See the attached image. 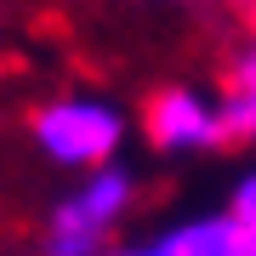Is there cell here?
Returning <instances> with one entry per match:
<instances>
[{
	"mask_svg": "<svg viewBox=\"0 0 256 256\" xmlns=\"http://www.w3.org/2000/svg\"><path fill=\"white\" fill-rule=\"evenodd\" d=\"M126 137H131V114L102 92H57L28 114V142L40 148V160L74 176L120 165Z\"/></svg>",
	"mask_w": 256,
	"mask_h": 256,
	"instance_id": "1",
	"label": "cell"
},
{
	"mask_svg": "<svg viewBox=\"0 0 256 256\" xmlns=\"http://www.w3.org/2000/svg\"><path fill=\"white\" fill-rule=\"evenodd\" d=\"M131 205H137V171H131L126 160L74 176V188L46 216L40 256H102L114 245L120 222L131 216Z\"/></svg>",
	"mask_w": 256,
	"mask_h": 256,
	"instance_id": "2",
	"label": "cell"
},
{
	"mask_svg": "<svg viewBox=\"0 0 256 256\" xmlns=\"http://www.w3.org/2000/svg\"><path fill=\"white\" fill-rule=\"evenodd\" d=\"M142 137L154 154L165 160H188V154H222L234 142L228 131V108H222V92L194 80L160 86L154 97L142 102Z\"/></svg>",
	"mask_w": 256,
	"mask_h": 256,
	"instance_id": "3",
	"label": "cell"
},
{
	"mask_svg": "<svg viewBox=\"0 0 256 256\" xmlns=\"http://www.w3.org/2000/svg\"><path fill=\"white\" fill-rule=\"evenodd\" d=\"M102 256H250V234L234 210H194L131 245H108Z\"/></svg>",
	"mask_w": 256,
	"mask_h": 256,
	"instance_id": "4",
	"label": "cell"
},
{
	"mask_svg": "<svg viewBox=\"0 0 256 256\" xmlns=\"http://www.w3.org/2000/svg\"><path fill=\"white\" fill-rule=\"evenodd\" d=\"M222 108H228L234 142H256V40L239 46L228 74H222Z\"/></svg>",
	"mask_w": 256,
	"mask_h": 256,
	"instance_id": "5",
	"label": "cell"
},
{
	"mask_svg": "<svg viewBox=\"0 0 256 256\" xmlns=\"http://www.w3.org/2000/svg\"><path fill=\"white\" fill-rule=\"evenodd\" d=\"M228 210L245 222V228H256V165L239 171V182H234V194H228Z\"/></svg>",
	"mask_w": 256,
	"mask_h": 256,
	"instance_id": "6",
	"label": "cell"
},
{
	"mask_svg": "<svg viewBox=\"0 0 256 256\" xmlns=\"http://www.w3.org/2000/svg\"><path fill=\"white\" fill-rule=\"evenodd\" d=\"M245 234H250V256H256V228H245Z\"/></svg>",
	"mask_w": 256,
	"mask_h": 256,
	"instance_id": "7",
	"label": "cell"
},
{
	"mask_svg": "<svg viewBox=\"0 0 256 256\" xmlns=\"http://www.w3.org/2000/svg\"><path fill=\"white\" fill-rule=\"evenodd\" d=\"M250 18H256V0H250Z\"/></svg>",
	"mask_w": 256,
	"mask_h": 256,
	"instance_id": "8",
	"label": "cell"
}]
</instances>
